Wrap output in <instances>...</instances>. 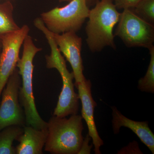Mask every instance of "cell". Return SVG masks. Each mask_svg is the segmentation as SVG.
Listing matches in <instances>:
<instances>
[{
  "label": "cell",
  "instance_id": "18",
  "mask_svg": "<svg viewBox=\"0 0 154 154\" xmlns=\"http://www.w3.org/2000/svg\"><path fill=\"white\" fill-rule=\"evenodd\" d=\"M91 139V137L88 134L83 140L82 143L78 154H90L93 144L89 145V142Z\"/></svg>",
  "mask_w": 154,
  "mask_h": 154
},
{
  "label": "cell",
  "instance_id": "10",
  "mask_svg": "<svg viewBox=\"0 0 154 154\" xmlns=\"http://www.w3.org/2000/svg\"><path fill=\"white\" fill-rule=\"evenodd\" d=\"M75 86L78 89L79 98L82 102V116L88 125V134L93 140L94 152L95 154H101L100 148L104 143L99 136L94 120V109L97 104L92 97L91 81L85 79Z\"/></svg>",
  "mask_w": 154,
  "mask_h": 154
},
{
  "label": "cell",
  "instance_id": "1",
  "mask_svg": "<svg viewBox=\"0 0 154 154\" xmlns=\"http://www.w3.org/2000/svg\"><path fill=\"white\" fill-rule=\"evenodd\" d=\"M117 10L112 0H100L90 10L85 30L86 42L92 52L108 46L116 48L113 29L120 17Z\"/></svg>",
  "mask_w": 154,
  "mask_h": 154
},
{
  "label": "cell",
  "instance_id": "9",
  "mask_svg": "<svg viewBox=\"0 0 154 154\" xmlns=\"http://www.w3.org/2000/svg\"><path fill=\"white\" fill-rule=\"evenodd\" d=\"M52 35L60 51L71 66L75 79L74 85H76L86 79L83 74L84 66L81 55L82 38L73 31L61 34L52 33Z\"/></svg>",
  "mask_w": 154,
  "mask_h": 154
},
{
  "label": "cell",
  "instance_id": "5",
  "mask_svg": "<svg viewBox=\"0 0 154 154\" xmlns=\"http://www.w3.org/2000/svg\"><path fill=\"white\" fill-rule=\"evenodd\" d=\"M90 11L86 0H72L63 7L42 13L40 19L53 33H76L88 19Z\"/></svg>",
  "mask_w": 154,
  "mask_h": 154
},
{
  "label": "cell",
  "instance_id": "12",
  "mask_svg": "<svg viewBox=\"0 0 154 154\" xmlns=\"http://www.w3.org/2000/svg\"><path fill=\"white\" fill-rule=\"evenodd\" d=\"M48 136V130L38 129L30 125L23 128V132L17 140V154H42Z\"/></svg>",
  "mask_w": 154,
  "mask_h": 154
},
{
  "label": "cell",
  "instance_id": "3",
  "mask_svg": "<svg viewBox=\"0 0 154 154\" xmlns=\"http://www.w3.org/2000/svg\"><path fill=\"white\" fill-rule=\"evenodd\" d=\"M82 119L77 114L69 119L55 116L50 119L44 150L53 154H78L84 140Z\"/></svg>",
  "mask_w": 154,
  "mask_h": 154
},
{
  "label": "cell",
  "instance_id": "13",
  "mask_svg": "<svg viewBox=\"0 0 154 154\" xmlns=\"http://www.w3.org/2000/svg\"><path fill=\"white\" fill-rule=\"evenodd\" d=\"M23 132V128L18 125H11L0 131V154H16L13 143Z\"/></svg>",
  "mask_w": 154,
  "mask_h": 154
},
{
  "label": "cell",
  "instance_id": "15",
  "mask_svg": "<svg viewBox=\"0 0 154 154\" xmlns=\"http://www.w3.org/2000/svg\"><path fill=\"white\" fill-rule=\"evenodd\" d=\"M150 60L145 75L138 82V88L142 92L154 93V46L149 48Z\"/></svg>",
  "mask_w": 154,
  "mask_h": 154
},
{
  "label": "cell",
  "instance_id": "17",
  "mask_svg": "<svg viewBox=\"0 0 154 154\" xmlns=\"http://www.w3.org/2000/svg\"><path fill=\"white\" fill-rule=\"evenodd\" d=\"M117 9L124 10L134 8L140 0H112Z\"/></svg>",
  "mask_w": 154,
  "mask_h": 154
},
{
  "label": "cell",
  "instance_id": "2",
  "mask_svg": "<svg viewBox=\"0 0 154 154\" xmlns=\"http://www.w3.org/2000/svg\"><path fill=\"white\" fill-rule=\"evenodd\" d=\"M22 45V57L17 63V67L21 79L19 100L24 108L25 122L27 125L37 129H47V122L41 118L36 109L33 94V58L42 48L36 47L28 34L25 37Z\"/></svg>",
  "mask_w": 154,
  "mask_h": 154
},
{
  "label": "cell",
  "instance_id": "21",
  "mask_svg": "<svg viewBox=\"0 0 154 154\" xmlns=\"http://www.w3.org/2000/svg\"><path fill=\"white\" fill-rule=\"evenodd\" d=\"M2 42H1V40H0V54H1V51H2Z\"/></svg>",
  "mask_w": 154,
  "mask_h": 154
},
{
  "label": "cell",
  "instance_id": "6",
  "mask_svg": "<svg viewBox=\"0 0 154 154\" xmlns=\"http://www.w3.org/2000/svg\"><path fill=\"white\" fill-rule=\"evenodd\" d=\"M114 35L128 47L149 49L154 46V25L141 19L131 9H124L120 13Z\"/></svg>",
  "mask_w": 154,
  "mask_h": 154
},
{
  "label": "cell",
  "instance_id": "4",
  "mask_svg": "<svg viewBox=\"0 0 154 154\" xmlns=\"http://www.w3.org/2000/svg\"><path fill=\"white\" fill-rule=\"evenodd\" d=\"M51 50L49 55L45 56L46 67L48 69H56L60 74L63 82V87L53 115L65 117L69 115L76 114L79 108V94L75 92L74 79L73 72H70L67 68L64 58L62 55L56 44L52 33L45 29L43 31Z\"/></svg>",
  "mask_w": 154,
  "mask_h": 154
},
{
  "label": "cell",
  "instance_id": "14",
  "mask_svg": "<svg viewBox=\"0 0 154 154\" xmlns=\"http://www.w3.org/2000/svg\"><path fill=\"white\" fill-rule=\"evenodd\" d=\"M13 11L14 7L9 1L0 5V38L20 28L14 21Z\"/></svg>",
  "mask_w": 154,
  "mask_h": 154
},
{
  "label": "cell",
  "instance_id": "8",
  "mask_svg": "<svg viewBox=\"0 0 154 154\" xmlns=\"http://www.w3.org/2000/svg\"><path fill=\"white\" fill-rule=\"evenodd\" d=\"M29 30L28 25H24L19 30L0 38L2 45L0 54V98L8 80L17 68L20 48Z\"/></svg>",
  "mask_w": 154,
  "mask_h": 154
},
{
  "label": "cell",
  "instance_id": "20",
  "mask_svg": "<svg viewBox=\"0 0 154 154\" xmlns=\"http://www.w3.org/2000/svg\"><path fill=\"white\" fill-rule=\"evenodd\" d=\"M71 1L72 0H59V2H69Z\"/></svg>",
  "mask_w": 154,
  "mask_h": 154
},
{
  "label": "cell",
  "instance_id": "16",
  "mask_svg": "<svg viewBox=\"0 0 154 154\" xmlns=\"http://www.w3.org/2000/svg\"><path fill=\"white\" fill-rule=\"evenodd\" d=\"M131 9L141 19L154 25V0H140Z\"/></svg>",
  "mask_w": 154,
  "mask_h": 154
},
{
  "label": "cell",
  "instance_id": "7",
  "mask_svg": "<svg viewBox=\"0 0 154 154\" xmlns=\"http://www.w3.org/2000/svg\"><path fill=\"white\" fill-rule=\"evenodd\" d=\"M21 85V77L17 68L9 78L1 95L0 131L11 125L22 126L25 123V113L19 100Z\"/></svg>",
  "mask_w": 154,
  "mask_h": 154
},
{
  "label": "cell",
  "instance_id": "11",
  "mask_svg": "<svg viewBox=\"0 0 154 154\" xmlns=\"http://www.w3.org/2000/svg\"><path fill=\"white\" fill-rule=\"evenodd\" d=\"M111 108L113 116L112 127L114 133H118L122 127L129 128L154 154V134L149 127L148 122L134 121L122 115L114 106Z\"/></svg>",
  "mask_w": 154,
  "mask_h": 154
},
{
  "label": "cell",
  "instance_id": "19",
  "mask_svg": "<svg viewBox=\"0 0 154 154\" xmlns=\"http://www.w3.org/2000/svg\"><path fill=\"white\" fill-rule=\"evenodd\" d=\"M100 0H86L87 5L88 7L90 8V7H93Z\"/></svg>",
  "mask_w": 154,
  "mask_h": 154
}]
</instances>
